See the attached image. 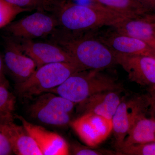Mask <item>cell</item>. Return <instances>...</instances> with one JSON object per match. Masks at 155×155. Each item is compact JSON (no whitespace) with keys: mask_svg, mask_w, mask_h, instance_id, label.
Returning a JSON list of instances; mask_svg holds the SVG:
<instances>
[{"mask_svg":"<svg viewBox=\"0 0 155 155\" xmlns=\"http://www.w3.org/2000/svg\"><path fill=\"white\" fill-rule=\"evenodd\" d=\"M3 59L5 67L14 78L16 84L27 80L37 68L35 61L23 52L18 41L12 37L5 39Z\"/></svg>","mask_w":155,"mask_h":155,"instance_id":"10","label":"cell"},{"mask_svg":"<svg viewBox=\"0 0 155 155\" xmlns=\"http://www.w3.org/2000/svg\"><path fill=\"white\" fill-rule=\"evenodd\" d=\"M122 90L97 93L77 104L76 112L79 116L93 114L112 119L122 97Z\"/></svg>","mask_w":155,"mask_h":155,"instance_id":"13","label":"cell"},{"mask_svg":"<svg viewBox=\"0 0 155 155\" xmlns=\"http://www.w3.org/2000/svg\"><path fill=\"white\" fill-rule=\"evenodd\" d=\"M9 135L13 153L17 155H43L36 142L22 125L11 122Z\"/></svg>","mask_w":155,"mask_h":155,"instance_id":"16","label":"cell"},{"mask_svg":"<svg viewBox=\"0 0 155 155\" xmlns=\"http://www.w3.org/2000/svg\"><path fill=\"white\" fill-rule=\"evenodd\" d=\"M41 10L51 12L61 30L85 32L113 26L126 18L109 9H97L58 0H43Z\"/></svg>","mask_w":155,"mask_h":155,"instance_id":"2","label":"cell"},{"mask_svg":"<svg viewBox=\"0 0 155 155\" xmlns=\"http://www.w3.org/2000/svg\"><path fill=\"white\" fill-rule=\"evenodd\" d=\"M101 71L90 69L75 72L48 92L59 95L77 104L97 93L122 89V85L114 78Z\"/></svg>","mask_w":155,"mask_h":155,"instance_id":"3","label":"cell"},{"mask_svg":"<svg viewBox=\"0 0 155 155\" xmlns=\"http://www.w3.org/2000/svg\"><path fill=\"white\" fill-rule=\"evenodd\" d=\"M111 27L118 33L140 40L150 46L155 41V22L147 17L125 18Z\"/></svg>","mask_w":155,"mask_h":155,"instance_id":"14","label":"cell"},{"mask_svg":"<svg viewBox=\"0 0 155 155\" xmlns=\"http://www.w3.org/2000/svg\"><path fill=\"white\" fill-rule=\"evenodd\" d=\"M16 97L9 89L5 78L0 81V121L14 122Z\"/></svg>","mask_w":155,"mask_h":155,"instance_id":"19","label":"cell"},{"mask_svg":"<svg viewBox=\"0 0 155 155\" xmlns=\"http://www.w3.org/2000/svg\"><path fill=\"white\" fill-rule=\"evenodd\" d=\"M32 10L20 8L5 0H0V28L8 25L18 14Z\"/></svg>","mask_w":155,"mask_h":155,"instance_id":"20","label":"cell"},{"mask_svg":"<svg viewBox=\"0 0 155 155\" xmlns=\"http://www.w3.org/2000/svg\"><path fill=\"white\" fill-rule=\"evenodd\" d=\"M147 18L150 20L155 22V14L149 15V16H148Z\"/></svg>","mask_w":155,"mask_h":155,"instance_id":"29","label":"cell"},{"mask_svg":"<svg viewBox=\"0 0 155 155\" xmlns=\"http://www.w3.org/2000/svg\"><path fill=\"white\" fill-rule=\"evenodd\" d=\"M72 154L75 155H117V152L111 151L96 149V148H92L89 147H84L80 145L74 144L72 145L71 150Z\"/></svg>","mask_w":155,"mask_h":155,"instance_id":"23","label":"cell"},{"mask_svg":"<svg viewBox=\"0 0 155 155\" xmlns=\"http://www.w3.org/2000/svg\"><path fill=\"white\" fill-rule=\"evenodd\" d=\"M152 105L153 100L150 95L122 97L112 118V132L117 152L121 149L124 140L137 120L143 114L150 112Z\"/></svg>","mask_w":155,"mask_h":155,"instance_id":"5","label":"cell"},{"mask_svg":"<svg viewBox=\"0 0 155 155\" xmlns=\"http://www.w3.org/2000/svg\"><path fill=\"white\" fill-rule=\"evenodd\" d=\"M152 14H155V0H139Z\"/></svg>","mask_w":155,"mask_h":155,"instance_id":"26","label":"cell"},{"mask_svg":"<svg viewBox=\"0 0 155 155\" xmlns=\"http://www.w3.org/2000/svg\"><path fill=\"white\" fill-rule=\"evenodd\" d=\"M151 97L152 99L153 100V101H154L155 102V97Z\"/></svg>","mask_w":155,"mask_h":155,"instance_id":"32","label":"cell"},{"mask_svg":"<svg viewBox=\"0 0 155 155\" xmlns=\"http://www.w3.org/2000/svg\"><path fill=\"white\" fill-rule=\"evenodd\" d=\"M153 112L155 113V102L153 101Z\"/></svg>","mask_w":155,"mask_h":155,"instance_id":"30","label":"cell"},{"mask_svg":"<svg viewBox=\"0 0 155 155\" xmlns=\"http://www.w3.org/2000/svg\"><path fill=\"white\" fill-rule=\"evenodd\" d=\"M148 114H143L137 120L124 140L121 149L133 145L155 142V117L153 114L148 117Z\"/></svg>","mask_w":155,"mask_h":155,"instance_id":"15","label":"cell"},{"mask_svg":"<svg viewBox=\"0 0 155 155\" xmlns=\"http://www.w3.org/2000/svg\"><path fill=\"white\" fill-rule=\"evenodd\" d=\"M52 41L69 53L84 70L102 71L117 64L113 50L101 41L92 31L72 32L56 30Z\"/></svg>","mask_w":155,"mask_h":155,"instance_id":"1","label":"cell"},{"mask_svg":"<svg viewBox=\"0 0 155 155\" xmlns=\"http://www.w3.org/2000/svg\"><path fill=\"white\" fill-rule=\"evenodd\" d=\"M12 122L0 121V155L14 154L9 135V124Z\"/></svg>","mask_w":155,"mask_h":155,"instance_id":"22","label":"cell"},{"mask_svg":"<svg viewBox=\"0 0 155 155\" xmlns=\"http://www.w3.org/2000/svg\"><path fill=\"white\" fill-rule=\"evenodd\" d=\"M36 142L43 155H68L70 149L66 140L58 134L32 124L22 116L15 115Z\"/></svg>","mask_w":155,"mask_h":155,"instance_id":"12","label":"cell"},{"mask_svg":"<svg viewBox=\"0 0 155 155\" xmlns=\"http://www.w3.org/2000/svg\"><path fill=\"white\" fill-rule=\"evenodd\" d=\"M5 67L4 59L0 54V81L5 78L4 74Z\"/></svg>","mask_w":155,"mask_h":155,"instance_id":"27","label":"cell"},{"mask_svg":"<svg viewBox=\"0 0 155 155\" xmlns=\"http://www.w3.org/2000/svg\"><path fill=\"white\" fill-rule=\"evenodd\" d=\"M12 5L24 8L33 9L37 8L39 10L41 7L42 0H5Z\"/></svg>","mask_w":155,"mask_h":155,"instance_id":"24","label":"cell"},{"mask_svg":"<svg viewBox=\"0 0 155 155\" xmlns=\"http://www.w3.org/2000/svg\"><path fill=\"white\" fill-rule=\"evenodd\" d=\"M117 155H155V142L133 145L117 152Z\"/></svg>","mask_w":155,"mask_h":155,"instance_id":"21","label":"cell"},{"mask_svg":"<svg viewBox=\"0 0 155 155\" xmlns=\"http://www.w3.org/2000/svg\"><path fill=\"white\" fill-rule=\"evenodd\" d=\"M148 91L151 97H155V86L148 88Z\"/></svg>","mask_w":155,"mask_h":155,"instance_id":"28","label":"cell"},{"mask_svg":"<svg viewBox=\"0 0 155 155\" xmlns=\"http://www.w3.org/2000/svg\"><path fill=\"white\" fill-rule=\"evenodd\" d=\"M85 70L77 64L58 62L37 68L27 80L15 84L16 92L23 98H31L48 92L60 86L72 74Z\"/></svg>","mask_w":155,"mask_h":155,"instance_id":"4","label":"cell"},{"mask_svg":"<svg viewBox=\"0 0 155 155\" xmlns=\"http://www.w3.org/2000/svg\"><path fill=\"white\" fill-rule=\"evenodd\" d=\"M18 40L22 51L35 61L37 68L45 64L58 62L80 66L69 53L54 43L35 42L33 40Z\"/></svg>","mask_w":155,"mask_h":155,"instance_id":"9","label":"cell"},{"mask_svg":"<svg viewBox=\"0 0 155 155\" xmlns=\"http://www.w3.org/2000/svg\"><path fill=\"white\" fill-rule=\"evenodd\" d=\"M58 26L57 19L53 15L39 11L10 23L6 28L14 39L33 40L51 35Z\"/></svg>","mask_w":155,"mask_h":155,"instance_id":"6","label":"cell"},{"mask_svg":"<svg viewBox=\"0 0 155 155\" xmlns=\"http://www.w3.org/2000/svg\"><path fill=\"white\" fill-rule=\"evenodd\" d=\"M28 110L32 118L46 125L64 127L69 125L71 122V114L60 112L35 101L30 105Z\"/></svg>","mask_w":155,"mask_h":155,"instance_id":"17","label":"cell"},{"mask_svg":"<svg viewBox=\"0 0 155 155\" xmlns=\"http://www.w3.org/2000/svg\"><path fill=\"white\" fill-rule=\"evenodd\" d=\"M105 30L92 31L93 33L107 46L116 52L128 54L141 55L155 58L151 47L145 42L118 33L113 27Z\"/></svg>","mask_w":155,"mask_h":155,"instance_id":"11","label":"cell"},{"mask_svg":"<svg viewBox=\"0 0 155 155\" xmlns=\"http://www.w3.org/2000/svg\"><path fill=\"white\" fill-rule=\"evenodd\" d=\"M69 125L80 139L92 148L102 143L113 131L112 119L93 114L79 116Z\"/></svg>","mask_w":155,"mask_h":155,"instance_id":"7","label":"cell"},{"mask_svg":"<svg viewBox=\"0 0 155 155\" xmlns=\"http://www.w3.org/2000/svg\"><path fill=\"white\" fill-rule=\"evenodd\" d=\"M106 8L128 18H143L152 15L139 0H98Z\"/></svg>","mask_w":155,"mask_h":155,"instance_id":"18","label":"cell"},{"mask_svg":"<svg viewBox=\"0 0 155 155\" xmlns=\"http://www.w3.org/2000/svg\"><path fill=\"white\" fill-rule=\"evenodd\" d=\"M78 5L85 6L97 9H108L103 6L98 0H58Z\"/></svg>","mask_w":155,"mask_h":155,"instance_id":"25","label":"cell"},{"mask_svg":"<svg viewBox=\"0 0 155 155\" xmlns=\"http://www.w3.org/2000/svg\"><path fill=\"white\" fill-rule=\"evenodd\" d=\"M114 54L117 64L127 72L130 81L148 88L155 86V58L116 52Z\"/></svg>","mask_w":155,"mask_h":155,"instance_id":"8","label":"cell"},{"mask_svg":"<svg viewBox=\"0 0 155 155\" xmlns=\"http://www.w3.org/2000/svg\"><path fill=\"white\" fill-rule=\"evenodd\" d=\"M151 48H152L153 50L154 51L155 53V41L154 42V43L151 46Z\"/></svg>","mask_w":155,"mask_h":155,"instance_id":"31","label":"cell"}]
</instances>
